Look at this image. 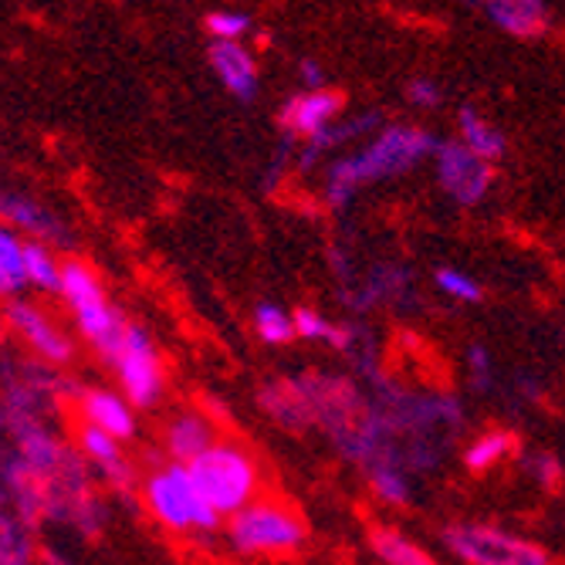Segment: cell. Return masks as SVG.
<instances>
[{
  "label": "cell",
  "mask_w": 565,
  "mask_h": 565,
  "mask_svg": "<svg viewBox=\"0 0 565 565\" xmlns=\"http://www.w3.org/2000/svg\"><path fill=\"white\" fill-rule=\"evenodd\" d=\"M437 146H440V139L420 126H403V122L383 126L363 149H355L349 157H339L329 163V170H326L329 207L345 211L352 196L363 186L409 173L417 163L434 157Z\"/></svg>",
  "instance_id": "obj_1"
},
{
  "label": "cell",
  "mask_w": 565,
  "mask_h": 565,
  "mask_svg": "<svg viewBox=\"0 0 565 565\" xmlns=\"http://www.w3.org/2000/svg\"><path fill=\"white\" fill-rule=\"evenodd\" d=\"M58 295L68 305V312L75 319L82 339L113 366V359L119 355L132 322L106 298V285H102L95 268L88 262L68 258L62 268V291Z\"/></svg>",
  "instance_id": "obj_2"
},
{
  "label": "cell",
  "mask_w": 565,
  "mask_h": 565,
  "mask_svg": "<svg viewBox=\"0 0 565 565\" xmlns=\"http://www.w3.org/2000/svg\"><path fill=\"white\" fill-rule=\"evenodd\" d=\"M186 468L200 494L207 498V504L221 519H231L250 501H258L262 468H258V460H254V454L234 440H217Z\"/></svg>",
  "instance_id": "obj_3"
},
{
  "label": "cell",
  "mask_w": 565,
  "mask_h": 565,
  "mask_svg": "<svg viewBox=\"0 0 565 565\" xmlns=\"http://www.w3.org/2000/svg\"><path fill=\"white\" fill-rule=\"evenodd\" d=\"M142 501L149 515L173 535H207L217 532L224 522L193 484L190 468L177 465V460L149 471V478L142 481Z\"/></svg>",
  "instance_id": "obj_4"
},
{
  "label": "cell",
  "mask_w": 565,
  "mask_h": 565,
  "mask_svg": "<svg viewBox=\"0 0 565 565\" xmlns=\"http://www.w3.org/2000/svg\"><path fill=\"white\" fill-rule=\"evenodd\" d=\"M227 535L231 545L244 555H288L305 545L308 529L285 504L250 501L227 519Z\"/></svg>",
  "instance_id": "obj_5"
},
{
  "label": "cell",
  "mask_w": 565,
  "mask_h": 565,
  "mask_svg": "<svg viewBox=\"0 0 565 565\" xmlns=\"http://www.w3.org/2000/svg\"><path fill=\"white\" fill-rule=\"evenodd\" d=\"M444 545L465 565H552V555L498 525L481 522H454L440 529Z\"/></svg>",
  "instance_id": "obj_6"
},
{
  "label": "cell",
  "mask_w": 565,
  "mask_h": 565,
  "mask_svg": "<svg viewBox=\"0 0 565 565\" xmlns=\"http://www.w3.org/2000/svg\"><path fill=\"white\" fill-rule=\"evenodd\" d=\"M113 370L119 376V390L122 396L136 406V409H152L163 393H167V376H163V359L157 342L149 339V332L142 326H129L126 342L119 349V355L113 359Z\"/></svg>",
  "instance_id": "obj_7"
},
{
  "label": "cell",
  "mask_w": 565,
  "mask_h": 565,
  "mask_svg": "<svg viewBox=\"0 0 565 565\" xmlns=\"http://www.w3.org/2000/svg\"><path fill=\"white\" fill-rule=\"evenodd\" d=\"M434 170L440 190L457 203V207H478V203L491 193L494 167L471 152L460 139H447L434 152Z\"/></svg>",
  "instance_id": "obj_8"
},
{
  "label": "cell",
  "mask_w": 565,
  "mask_h": 565,
  "mask_svg": "<svg viewBox=\"0 0 565 565\" xmlns=\"http://www.w3.org/2000/svg\"><path fill=\"white\" fill-rule=\"evenodd\" d=\"M4 322L31 349V355L41 359L44 366H65V363H72V355H75L72 339L55 322H51L38 305L21 301V298L18 301H8Z\"/></svg>",
  "instance_id": "obj_9"
},
{
  "label": "cell",
  "mask_w": 565,
  "mask_h": 565,
  "mask_svg": "<svg viewBox=\"0 0 565 565\" xmlns=\"http://www.w3.org/2000/svg\"><path fill=\"white\" fill-rule=\"evenodd\" d=\"M342 106H345V98L339 92H329V88L298 92V95H291L281 106L278 122H281L285 136L308 142V139H316L319 132H326L329 126L339 122Z\"/></svg>",
  "instance_id": "obj_10"
},
{
  "label": "cell",
  "mask_w": 565,
  "mask_h": 565,
  "mask_svg": "<svg viewBox=\"0 0 565 565\" xmlns=\"http://www.w3.org/2000/svg\"><path fill=\"white\" fill-rule=\"evenodd\" d=\"M207 65L227 95L237 102H254L262 92V72L244 41H214L207 47Z\"/></svg>",
  "instance_id": "obj_11"
},
{
  "label": "cell",
  "mask_w": 565,
  "mask_h": 565,
  "mask_svg": "<svg viewBox=\"0 0 565 565\" xmlns=\"http://www.w3.org/2000/svg\"><path fill=\"white\" fill-rule=\"evenodd\" d=\"M0 224H8L11 231L38 244H68L65 241L68 231L62 227V221L34 196L14 193V190H0Z\"/></svg>",
  "instance_id": "obj_12"
},
{
  "label": "cell",
  "mask_w": 565,
  "mask_h": 565,
  "mask_svg": "<svg viewBox=\"0 0 565 565\" xmlns=\"http://www.w3.org/2000/svg\"><path fill=\"white\" fill-rule=\"evenodd\" d=\"M75 406L88 427H98L113 434L116 440H132L139 434V420H136V406L113 390H78L75 393Z\"/></svg>",
  "instance_id": "obj_13"
},
{
  "label": "cell",
  "mask_w": 565,
  "mask_h": 565,
  "mask_svg": "<svg viewBox=\"0 0 565 565\" xmlns=\"http://www.w3.org/2000/svg\"><path fill=\"white\" fill-rule=\"evenodd\" d=\"M78 454L85 465H92L102 478H106L113 488H129L132 484V465L129 457L122 454V440H116L113 434L98 430V427H88L82 424L78 427Z\"/></svg>",
  "instance_id": "obj_14"
},
{
  "label": "cell",
  "mask_w": 565,
  "mask_h": 565,
  "mask_svg": "<svg viewBox=\"0 0 565 565\" xmlns=\"http://www.w3.org/2000/svg\"><path fill=\"white\" fill-rule=\"evenodd\" d=\"M214 444H217V427L203 414H196V409H183V414H177L163 427V450L177 465H193Z\"/></svg>",
  "instance_id": "obj_15"
},
{
  "label": "cell",
  "mask_w": 565,
  "mask_h": 565,
  "mask_svg": "<svg viewBox=\"0 0 565 565\" xmlns=\"http://www.w3.org/2000/svg\"><path fill=\"white\" fill-rule=\"evenodd\" d=\"M481 14L511 38H539L548 31V11L545 0H484Z\"/></svg>",
  "instance_id": "obj_16"
},
{
  "label": "cell",
  "mask_w": 565,
  "mask_h": 565,
  "mask_svg": "<svg viewBox=\"0 0 565 565\" xmlns=\"http://www.w3.org/2000/svg\"><path fill=\"white\" fill-rule=\"evenodd\" d=\"M258 399H262V409H265V414H268L278 427H285V430H291V434H301V430H308V427H316L312 409H308V399H305V393L298 390L295 380H278V383L262 386Z\"/></svg>",
  "instance_id": "obj_17"
},
{
  "label": "cell",
  "mask_w": 565,
  "mask_h": 565,
  "mask_svg": "<svg viewBox=\"0 0 565 565\" xmlns=\"http://www.w3.org/2000/svg\"><path fill=\"white\" fill-rule=\"evenodd\" d=\"M457 132H460V142H465L471 152H478L481 160H488L491 167L508 157V136L488 116H481L475 106L457 109Z\"/></svg>",
  "instance_id": "obj_18"
},
{
  "label": "cell",
  "mask_w": 565,
  "mask_h": 565,
  "mask_svg": "<svg viewBox=\"0 0 565 565\" xmlns=\"http://www.w3.org/2000/svg\"><path fill=\"white\" fill-rule=\"evenodd\" d=\"M383 126H386V122H383L380 113H359V116H352V119H345V122L329 126L326 132H319L316 139H308V142H305V149H301V170L316 167V160H322L326 152L345 146L349 139H359L363 132H373V136H376Z\"/></svg>",
  "instance_id": "obj_19"
},
{
  "label": "cell",
  "mask_w": 565,
  "mask_h": 565,
  "mask_svg": "<svg viewBox=\"0 0 565 565\" xmlns=\"http://www.w3.org/2000/svg\"><path fill=\"white\" fill-rule=\"evenodd\" d=\"M24 247L18 231L0 224V301H18V295L28 288V265H24Z\"/></svg>",
  "instance_id": "obj_20"
},
{
  "label": "cell",
  "mask_w": 565,
  "mask_h": 565,
  "mask_svg": "<svg viewBox=\"0 0 565 565\" xmlns=\"http://www.w3.org/2000/svg\"><path fill=\"white\" fill-rule=\"evenodd\" d=\"M24 265H28V285L44 291V295H58L62 291V268L65 262L58 258V250L51 244L28 241L24 247Z\"/></svg>",
  "instance_id": "obj_21"
},
{
  "label": "cell",
  "mask_w": 565,
  "mask_h": 565,
  "mask_svg": "<svg viewBox=\"0 0 565 565\" xmlns=\"http://www.w3.org/2000/svg\"><path fill=\"white\" fill-rule=\"evenodd\" d=\"M370 545L386 565H437V558H430L417 542H409L403 532L386 529V525L370 532Z\"/></svg>",
  "instance_id": "obj_22"
},
{
  "label": "cell",
  "mask_w": 565,
  "mask_h": 565,
  "mask_svg": "<svg viewBox=\"0 0 565 565\" xmlns=\"http://www.w3.org/2000/svg\"><path fill=\"white\" fill-rule=\"evenodd\" d=\"M295 332L308 342H329L339 352H345L352 342V326H335L326 316H319L316 308H295Z\"/></svg>",
  "instance_id": "obj_23"
},
{
  "label": "cell",
  "mask_w": 565,
  "mask_h": 565,
  "mask_svg": "<svg viewBox=\"0 0 565 565\" xmlns=\"http://www.w3.org/2000/svg\"><path fill=\"white\" fill-rule=\"evenodd\" d=\"M511 450H515V437H511L508 430H488L465 450V468L475 475H484L494 465H501Z\"/></svg>",
  "instance_id": "obj_24"
},
{
  "label": "cell",
  "mask_w": 565,
  "mask_h": 565,
  "mask_svg": "<svg viewBox=\"0 0 565 565\" xmlns=\"http://www.w3.org/2000/svg\"><path fill=\"white\" fill-rule=\"evenodd\" d=\"M254 332H258V339L268 345H288L298 335L295 316H288L285 308H278L271 301L258 305V312H254Z\"/></svg>",
  "instance_id": "obj_25"
},
{
  "label": "cell",
  "mask_w": 565,
  "mask_h": 565,
  "mask_svg": "<svg viewBox=\"0 0 565 565\" xmlns=\"http://www.w3.org/2000/svg\"><path fill=\"white\" fill-rule=\"evenodd\" d=\"M0 565H34L31 562V539L21 519L0 522Z\"/></svg>",
  "instance_id": "obj_26"
},
{
  "label": "cell",
  "mask_w": 565,
  "mask_h": 565,
  "mask_svg": "<svg viewBox=\"0 0 565 565\" xmlns=\"http://www.w3.org/2000/svg\"><path fill=\"white\" fill-rule=\"evenodd\" d=\"M366 478H370V488L376 491V498H383L386 504H409V498H414L409 481H406V471H399V468L376 465L366 471Z\"/></svg>",
  "instance_id": "obj_27"
},
{
  "label": "cell",
  "mask_w": 565,
  "mask_h": 565,
  "mask_svg": "<svg viewBox=\"0 0 565 565\" xmlns=\"http://www.w3.org/2000/svg\"><path fill=\"white\" fill-rule=\"evenodd\" d=\"M434 285H437L447 298H457V301H468V305L484 301V288H481L471 275L460 271V268H437V271H434Z\"/></svg>",
  "instance_id": "obj_28"
},
{
  "label": "cell",
  "mask_w": 565,
  "mask_h": 565,
  "mask_svg": "<svg viewBox=\"0 0 565 565\" xmlns=\"http://www.w3.org/2000/svg\"><path fill=\"white\" fill-rule=\"evenodd\" d=\"M214 41H244L254 31V18L247 11H214L203 21Z\"/></svg>",
  "instance_id": "obj_29"
},
{
  "label": "cell",
  "mask_w": 565,
  "mask_h": 565,
  "mask_svg": "<svg viewBox=\"0 0 565 565\" xmlns=\"http://www.w3.org/2000/svg\"><path fill=\"white\" fill-rule=\"evenodd\" d=\"M406 102L417 109H437V106H444V88L437 78L417 75V78L406 82Z\"/></svg>",
  "instance_id": "obj_30"
},
{
  "label": "cell",
  "mask_w": 565,
  "mask_h": 565,
  "mask_svg": "<svg viewBox=\"0 0 565 565\" xmlns=\"http://www.w3.org/2000/svg\"><path fill=\"white\" fill-rule=\"evenodd\" d=\"M298 78H301L305 92H319V88H326V82H329L322 62H316V58H301V62H298Z\"/></svg>",
  "instance_id": "obj_31"
},
{
  "label": "cell",
  "mask_w": 565,
  "mask_h": 565,
  "mask_svg": "<svg viewBox=\"0 0 565 565\" xmlns=\"http://www.w3.org/2000/svg\"><path fill=\"white\" fill-rule=\"evenodd\" d=\"M471 370H475V380H478V386H488L491 383V355H488V349L484 345H471Z\"/></svg>",
  "instance_id": "obj_32"
},
{
  "label": "cell",
  "mask_w": 565,
  "mask_h": 565,
  "mask_svg": "<svg viewBox=\"0 0 565 565\" xmlns=\"http://www.w3.org/2000/svg\"><path fill=\"white\" fill-rule=\"evenodd\" d=\"M532 471H535V478H542L545 484H555V481L562 478V468L555 465V457H548V454H542V457L532 460Z\"/></svg>",
  "instance_id": "obj_33"
},
{
  "label": "cell",
  "mask_w": 565,
  "mask_h": 565,
  "mask_svg": "<svg viewBox=\"0 0 565 565\" xmlns=\"http://www.w3.org/2000/svg\"><path fill=\"white\" fill-rule=\"evenodd\" d=\"M44 558H47V565H68V562H65L62 555H55V552H47Z\"/></svg>",
  "instance_id": "obj_34"
},
{
  "label": "cell",
  "mask_w": 565,
  "mask_h": 565,
  "mask_svg": "<svg viewBox=\"0 0 565 565\" xmlns=\"http://www.w3.org/2000/svg\"><path fill=\"white\" fill-rule=\"evenodd\" d=\"M8 519V511H4V498H0V522H4Z\"/></svg>",
  "instance_id": "obj_35"
},
{
  "label": "cell",
  "mask_w": 565,
  "mask_h": 565,
  "mask_svg": "<svg viewBox=\"0 0 565 565\" xmlns=\"http://www.w3.org/2000/svg\"><path fill=\"white\" fill-rule=\"evenodd\" d=\"M4 326H8V322H4V312H0V329H4Z\"/></svg>",
  "instance_id": "obj_36"
}]
</instances>
